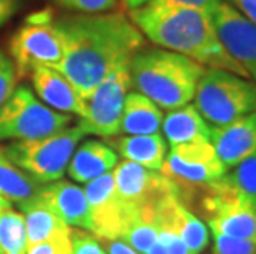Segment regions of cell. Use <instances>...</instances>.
Masks as SVG:
<instances>
[{"label":"cell","mask_w":256,"mask_h":254,"mask_svg":"<svg viewBox=\"0 0 256 254\" xmlns=\"http://www.w3.org/2000/svg\"><path fill=\"white\" fill-rule=\"evenodd\" d=\"M74 13H106L118 7V0H53Z\"/></svg>","instance_id":"f1b7e54d"},{"label":"cell","mask_w":256,"mask_h":254,"mask_svg":"<svg viewBox=\"0 0 256 254\" xmlns=\"http://www.w3.org/2000/svg\"><path fill=\"white\" fill-rule=\"evenodd\" d=\"M152 221L176 231L192 254L204 253L210 243L208 226L190 212L178 193L164 197L152 207Z\"/></svg>","instance_id":"5bb4252c"},{"label":"cell","mask_w":256,"mask_h":254,"mask_svg":"<svg viewBox=\"0 0 256 254\" xmlns=\"http://www.w3.org/2000/svg\"><path fill=\"white\" fill-rule=\"evenodd\" d=\"M129 18L156 46L180 53L202 66L225 69L248 78L223 50L205 10L150 0L144 7L130 10Z\"/></svg>","instance_id":"7a4b0ae2"},{"label":"cell","mask_w":256,"mask_h":254,"mask_svg":"<svg viewBox=\"0 0 256 254\" xmlns=\"http://www.w3.org/2000/svg\"><path fill=\"white\" fill-rule=\"evenodd\" d=\"M160 172L176 183L185 198L187 192L205 190L226 175V165L220 160L210 140L170 145Z\"/></svg>","instance_id":"ba28073f"},{"label":"cell","mask_w":256,"mask_h":254,"mask_svg":"<svg viewBox=\"0 0 256 254\" xmlns=\"http://www.w3.org/2000/svg\"><path fill=\"white\" fill-rule=\"evenodd\" d=\"M7 205H10V202H7V200H4V198H0V212L7 207Z\"/></svg>","instance_id":"f35d334b"},{"label":"cell","mask_w":256,"mask_h":254,"mask_svg":"<svg viewBox=\"0 0 256 254\" xmlns=\"http://www.w3.org/2000/svg\"><path fill=\"white\" fill-rule=\"evenodd\" d=\"M45 183L17 167L0 149V198L10 203H24L40 195Z\"/></svg>","instance_id":"603a6c76"},{"label":"cell","mask_w":256,"mask_h":254,"mask_svg":"<svg viewBox=\"0 0 256 254\" xmlns=\"http://www.w3.org/2000/svg\"><path fill=\"white\" fill-rule=\"evenodd\" d=\"M72 254H108L100 238L86 230L72 228Z\"/></svg>","instance_id":"4dcf8cb0"},{"label":"cell","mask_w":256,"mask_h":254,"mask_svg":"<svg viewBox=\"0 0 256 254\" xmlns=\"http://www.w3.org/2000/svg\"><path fill=\"white\" fill-rule=\"evenodd\" d=\"M18 212L25 218L26 238H28V246H34L36 243L46 241L58 235L60 231L68 230L70 226L64 225L58 216L53 213V210L48 207L40 195L17 205Z\"/></svg>","instance_id":"7402d4cb"},{"label":"cell","mask_w":256,"mask_h":254,"mask_svg":"<svg viewBox=\"0 0 256 254\" xmlns=\"http://www.w3.org/2000/svg\"><path fill=\"white\" fill-rule=\"evenodd\" d=\"M110 145L124 160H130L150 170H160L167 155V140L160 134L124 136L111 140Z\"/></svg>","instance_id":"44dd1931"},{"label":"cell","mask_w":256,"mask_h":254,"mask_svg":"<svg viewBox=\"0 0 256 254\" xmlns=\"http://www.w3.org/2000/svg\"><path fill=\"white\" fill-rule=\"evenodd\" d=\"M83 190L91 215V233L101 240H119L128 221L140 213L119 200L112 172L88 182Z\"/></svg>","instance_id":"4fadbf2b"},{"label":"cell","mask_w":256,"mask_h":254,"mask_svg":"<svg viewBox=\"0 0 256 254\" xmlns=\"http://www.w3.org/2000/svg\"><path fill=\"white\" fill-rule=\"evenodd\" d=\"M195 107L214 127L256 111V81L218 68H205L195 91Z\"/></svg>","instance_id":"277c9868"},{"label":"cell","mask_w":256,"mask_h":254,"mask_svg":"<svg viewBox=\"0 0 256 254\" xmlns=\"http://www.w3.org/2000/svg\"><path fill=\"white\" fill-rule=\"evenodd\" d=\"M157 238H159L157 226L152 223V221L144 220L142 215L139 213L128 221L119 240L128 243V245L130 248H134L138 253L146 254L150 250V246L157 241Z\"/></svg>","instance_id":"d4e9b609"},{"label":"cell","mask_w":256,"mask_h":254,"mask_svg":"<svg viewBox=\"0 0 256 254\" xmlns=\"http://www.w3.org/2000/svg\"><path fill=\"white\" fill-rule=\"evenodd\" d=\"M10 58L17 68L18 79L35 68H53L63 58V41L52 8L32 12L8 41Z\"/></svg>","instance_id":"8992f818"},{"label":"cell","mask_w":256,"mask_h":254,"mask_svg":"<svg viewBox=\"0 0 256 254\" xmlns=\"http://www.w3.org/2000/svg\"><path fill=\"white\" fill-rule=\"evenodd\" d=\"M130 83L160 109L190 104L205 66L164 48H142L129 63Z\"/></svg>","instance_id":"3957f363"},{"label":"cell","mask_w":256,"mask_h":254,"mask_svg":"<svg viewBox=\"0 0 256 254\" xmlns=\"http://www.w3.org/2000/svg\"><path fill=\"white\" fill-rule=\"evenodd\" d=\"M159 2L170 3V5H180V7H190V8H198L208 12L210 5L214 0H159Z\"/></svg>","instance_id":"d590c367"},{"label":"cell","mask_w":256,"mask_h":254,"mask_svg":"<svg viewBox=\"0 0 256 254\" xmlns=\"http://www.w3.org/2000/svg\"><path fill=\"white\" fill-rule=\"evenodd\" d=\"M17 81L18 74L12 58L0 51V109L14 93V89L17 88Z\"/></svg>","instance_id":"f546056e"},{"label":"cell","mask_w":256,"mask_h":254,"mask_svg":"<svg viewBox=\"0 0 256 254\" xmlns=\"http://www.w3.org/2000/svg\"><path fill=\"white\" fill-rule=\"evenodd\" d=\"M119 200L136 212H146L167 195L180 190L170 178L159 170H150L130 160L118 162L112 172Z\"/></svg>","instance_id":"7c38bea8"},{"label":"cell","mask_w":256,"mask_h":254,"mask_svg":"<svg viewBox=\"0 0 256 254\" xmlns=\"http://www.w3.org/2000/svg\"><path fill=\"white\" fill-rule=\"evenodd\" d=\"M30 79L38 98L46 106L64 114L83 116L84 99L60 71L46 66L35 68L30 73Z\"/></svg>","instance_id":"e0dca14e"},{"label":"cell","mask_w":256,"mask_h":254,"mask_svg":"<svg viewBox=\"0 0 256 254\" xmlns=\"http://www.w3.org/2000/svg\"><path fill=\"white\" fill-rule=\"evenodd\" d=\"M164 139L170 145L197 142V140H210L212 126L197 111L194 104H185L177 109L168 111L162 121Z\"/></svg>","instance_id":"d6986e66"},{"label":"cell","mask_w":256,"mask_h":254,"mask_svg":"<svg viewBox=\"0 0 256 254\" xmlns=\"http://www.w3.org/2000/svg\"><path fill=\"white\" fill-rule=\"evenodd\" d=\"M63 58L55 68L86 99L114 68L130 63L146 36L124 13H76L56 18Z\"/></svg>","instance_id":"6da1fadb"},{"label":"cell","mask_w":256,"mask_h":254,"mask_svg":"<svg viewBox=\"0 0 256 254\" xmlns=\"http://www.w3.org/2000/svg\"><path fill=\"white\" fill-rule=\"evenodd\" d=\"M149 2H150V0H122V3L129 8V12H130V10L144 7V5H147Z\"/></svg>","instance_id":"74e56055"},{"label":"cell","mask_w":256,"mask_h":254,"mask_svg":"<svg viewBox=\"0 0 256 254\" xmlns=\"http://www.w3.org/2000/svg\"><path fill=\"white\" fill-rule=\"evenodd\" d=\"M72 121V114L52 109L30 88L17 86L0 109V142L52 136L68 127Z\"/></svg>","instance_id":"52a82bcc"},{"label":"cell","mask_w":256,"mask_h":254,"mask_svg":"<svg viewBox=\"0 0 256 254\" xmlns=\"http://www.w3.org/2000/svg\"><path fill=\"white\" fill-rule=\"evenodd\" d=\"M164 121L162 109L156 102L146 98L140 93H128L124 99L121 129L128 136H149V134H159Z\"/></svg>","instance_id":"ffe728a7"},{"label":"cell","mask_w":256,"mask_h":254,"mask_svg":"<svg viewBox=\"0 0 256 254\" xmlns=\"http://www.w3.org/2000/svg\"><path fill=\"white\" fill-rule=\"evenodd\" d=\"M226 2L256 23V0H226Z\"/></svg>","instance_id":"e575fe53"},{"label":"cell","mask_w":256,"mask_h":254,"mask_svg":"<svg viewBox=\"0 0 256 254\" xmlns=\"http://www.w3.org/2000/svg\"><path fill=\"white\" fill-rule=\"evenodd\" d=\"M146 254H168V253H167V250H166L164 243H162V241L159 240V238H157V241L150 246V250L147 251Z\"/></svg>","instance_id":"8d00e7d4"},{"label":"cell","mask_w":256,"mask_h":254,"mask_svg":"<svg viewBox=\"0 0 256 254\" xmlns=\"http://www.w3.org/2000/svg\"><path fill=\"white\" fill-rule=\"evenodd\" d=\"M26 250L25 218L10 203L0 212V254H26Z\"/></svg>","instance_id":"cb8c5ba5"},{"label":"cell","mask_w":256,"mask_h":254,"mask_svg":"<svg viewBox=\"0 0 256 254\" xmlns=\"http://www.w3.org/2000/svg\"><path fill=\"white\" fill-rule=\"evenodd\" d=\"M208 15L223 50L250 79L256 81V23L226 0H214Z\"/></svg>","instance_id":"8fae6325"},{"label":"cell","mask_w":256,"mask_h":254,"mask_svg":"<svg viewBox=\"0 0 256 254\" xmlns=\"http://www.w3.org/2000/svg\"><path fill=\"white\" fill-rule=\"evenodd\" d=\"M101 245L104 246V250L108 254H140L130 248L128 243H124L122 240H101Z\"/></svg>","instance_id":"836d02e7"},{"label":"cell","mask_w":256,"mask_h":254,"mask_svg":"<svg viewBox=\"0 0 256 254\" xmlns=\"http://www.w3.org/2000/svg\"><path fill=\"white\" fill-rule=\"evenodd\" d=\"M24 2L25 0H0V26H4L18 12Z\"/></svg>","instance_id":"d6a6232c"},{"label":"cell","mask_w":256,"mask_h":254,"mask_svg":"<svg viewBox=\"0 0 256 254\" xmlns=\"http://www.w3.org/2000/svg\"><path fill=\"white\" fill-rule=\"evenodd\" d=\"M118 152L110 144L98 139H90L74 149L66 172L72 180L88 183L111 172L118 165Z\"/></svg>","instance_id":"ac0fdd59"},{"label":"cell","mask_w":256,"mask_h":254,"mask_svg":"<svg viewBox=\"0 0 256 254\" xmlns=\"http://www.w3.org/2000/svg\"><path fill=\"white\" fill-rule=\"evenodd\" d=\"M84 136L83 129L76 124L46 137L12 140L8 145L2 147V150L28 175L42 183H50L63 177L74 149Z\"/></svg>","instance_id":"5b68a950"},{"label":"cell","mask_w":256,"mask_h":254,"mask_svg":"<svg viewBox=\"0 0 256 254\" xmlns=\"http://www.w3.org/2000/svg\"><path fill=\"white\" fill-rule=\"evenodd\" d=\"M26 254H72V228L60 231L46 241L28 246Z\"/></svg>","instance_id":"83f0119b"},{"label":"cell","mask_w":256,"mask_h":254,"mask_svg":"<svg viewBox=\"0 0 256 254\" xmlns=\"http://www.w3.org/2000/svg\"><path fill=\"white\" fill-rule=\"evenodd\" d=\"M40 197L70 228L92 231L88 200L81 187L68 180L50 182L43 185Z\"/></svg>","instance_id":"2e32d148"},{"label":"cell","mask_w":256,"mask_h":254,"mask_svg":"<svg viewBox=\"0 0 256 254\" xmlns=\"http://www.w3.org/2000/svg\"><path fill=\"white\" fill-rule=\"evenodd\" d=\"M210 142L226 169L256 154V111L225 126H212Z\"/></svg>","instance_id":"9a60e30c"},{"label":"cell","mask_w":256,"mask_h":254,"mask_svg":"<svg viewBox=\"0 0 256 254\" xmlns=\"http://www.w3.org/2000/svg\"><path fill=\"white\" fill-rule=\"evenodd\" d=\"M214 235V254H256V241L238 240L222 233Z\"/></svg>","instance_id":"4316f807"},{"label":"cell","mask_w":256,"mask_h":254,"mask_svg":"<svg viewBox=\"0 0 256 254\" xmlns=\"http://www.w3.org/2000/svg\"><path fill=\"white\" fill-rule=\"evenodd\" d=\"M200 208L210 231L256 241V205L233 190L225 177L202 190Z\"/></svg>","instance_id":"9c48e42d"},{"label":"cell","mask_w":256,"mask_h":254,"mask_svg":"<svg viewBox=\"0 0 256 254\" xmlns=\"http://www.w3.org/2000/svg\"><path fill=\"white\" fill-rule=\"evenodd\" d=\"M129 63L114 68L84 99V111L78 126L84 134L114 137L121 129L124 99L129 93Z\"/></svg>","instance_id":"30bf717a"},{"label":"cell","mask_w":256,"mask_h":254,"mask_svg":"<svg viewBox=\"0 0 256 254\" xmlns=\"http://www.w3.org/2000/svg\"><path fill=\"white\" fill-rule=\"evenodd\" d=\"M225 180L230 183L233 190L256 205V154L233 167L232 174L226 172Z\"/></svg>","instance_id":"484cf974"},{"label":"cell","mask_w":256,"mask_h":254,"mask_svg":"<svg viewBox=\"0 0 256 254\" xmlns=\"http://www.w3.org/2000/svg\"><path fill=\"white\" fill-rule=\"evenodd\" d=\"M157 231H159V240L164 243L168 254H192V251L188 250L187 245H185L180 240V236L174 230L164 228V226H157Z\"/></svg>","instance_id":"1f68e13d"}]
</instances>
